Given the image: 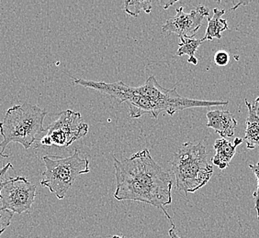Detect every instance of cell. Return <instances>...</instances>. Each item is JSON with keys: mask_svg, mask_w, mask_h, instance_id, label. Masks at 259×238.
Instances as JSON below:
<instances>
[{"mask_svg": "<svg viewBox=\"0 0 259 238\" xmlns=\"http://www.w3.org/2000/svg\"><path fill=\"white\" fill-rule=\"evenodd\" d=\"M117 201H135L161 209L171 225L172 219L164 206L172 203L173 182L169 174L156 163L149 150L143 149L131 158L119 160L115 156Z\"/></svg>", "mask_w": 259, "mask_h": 238, "instance_id": "obj_1", "label": "cell"}, {"mask_svg": "<svg viewBox=\"0 0 259 238\" xmlns=\"http://www.w3.org/2000/svg\"><path fill=\"white\" fill-rule=\"evenodd\" d=\"M74 82L85 88H91L108 94L120 103H126L129 106L130 116L132 118H139L144 114L157 118L161 112H166L172 115L179 111L189 108L228 104L226 101L190 99L181 96L176 88L166 89L161 86L155 76H150L145 85L138 87L130 86L123 82L109 84L81 78L74 79Z\"/></svg>", "mask_w": 259, "mask_h": 238, "instance_id": "obj_2", "label": "cell"}, {"mask_svg": "<svg viewBox=\"0 0 259 238\" xmlns=\"http://www.w3.org/2000/svg\"><path fill=\"white\" fill-rule=\"evenodd\" d=\"M47 111L35 104H17L7 110L0 122V152L4 154L11 142L20 143L24 149H30L37 139V136L45 132L44 121Z\"/></svg>", "mask_w": 259, "mask_h": 238, "instance_id": "obj_3", "label": "cell"}, {"mask_svg": "<svg viewBox=\"0 0 259 238\" xmlns=\"http://www.w3.org/2000/svg\"><path fill=\"white\" fill-rule=\"evenodd\" d=\"M172 171L177 188L186 194H193L209 183L213 174L207 161L206 148L202 143L186 142L172 159Z\"/></svg>", "mask_w": 259, "mask_h": 238, "instance_id": "obj_4", "label": "cell"}, {"mask_svg": "<svg viewBox=\"0 0 259 238\" xmlns=\"http://www.w3.org/2000/svg\"><path fill=\"white\" fill-rule=\"evenodd\" d=\"M42 160L45 170L40 185L49 189L59 200L65 198L78 176L90 172L89 159H82L77 149L66 158L46 155L42 157Z\"/></svg>", "mask_w": 259, "mask_h": 238, "instance_id": "obj_5", "label": "cell"}, {"mask_svg": "<svg viewBox=\"0 0 259 238\" xmlns=\"http://www.w3.org/2000/svg\"><path fill=\"white\" fill-rule=\"evenodd\" d=\"M46 134L40 139V144L51 147H69L89 132V125L81 121V114L67 109L58 114V118L45 129Z\"/></svg>", "mask_w": 259, "mask_h": 238, "instance_id": "obj_6", "label": "cell"}, {"mask_svg": "<svg viewBox=\"0 0 259 238\" xmlns=\"http://www.w3.org/2000/svg\"><path fill=\"white\" fill-rule=\"evenodd\" d=\"M37 186L25 177L6 178L0 184V201L2 208L13 213L28 212L34 203Z\"/></svg>", "mask_w": 259, "mask_h": 238, "instance_id": "obj_7", "label": "cell"}, {"mask_svg": "<svg viewBox=\"0 0 259 238\" xmlns=\"http://www.w3.org/2000/svg\"><path fill=\"white\" fill-rule=\"evenodd\" d=\"M205 17H209V10L204 6H199L190 13H185L184 8L177 9V15L166 20L162 27L164 33H175L180 40L185 37H194L202 24Z\"/></svg>", "mask_w": 259, "mask_h": 238, "instance_id": "obj_8", "label": "cell"}, {"mask_svg": "<svg viewBox=\"0 0 259 238\" xmlns=\"http://www.w3.org/2000/svg\"><path fill=\"white\" fill-rule=\"evenodd\" d=\"M208 123L207 127L214 129L215 132L222 137L227 139L234 137V130L237 126V121L234 114L228 110H213L209 111L207 114Z\"/></svg>", "mask_w": 259, "mask_h": 238, "instance_id": "obj_9", "label": "cell"}, {"mask_svg": "<svg viewBox=\"0 0 259 238\" xmlns=\"http://www.w3.org/2000/svg\"><path fill=\"white\" fill-rule=\"evenodd\" d=\"M248 108V116L246 118V129L243 139L249 149L259 147V104H251L248 100H244Z\"/></svg>", "mask_w": 259, "mask_h": 238, "instance_id": "obj_10", "label": "cell"}, {"mask_svg": "<svg viewBox=\"0 0 259 238\" xmlns=\"http://www.w3.org/2000/svg\"><path fill=\"white\" fill-rule=\"evenodd\" d=\"M215 156L211 159L212 163L220 169H225L236 153V146L225 139H217L214 143Z\"/></svg>", "mask_w": 259, "mask_h": 238, "instance_id": "obj_11", "label": "cell"}, {"mask_svg": "<svg viewBox=\"0 0 259 238\" xmlns=\"http://www.w3.org/2000/svg\"><path fill=\"white\" fill-rule=\"evenodd\" d=\"M225 13V10L214 9L212 17H208V27L203 38L205 40H212L215 38L220 40L222 38V32L228 30L227 20L222 19Z\"/></svg>", "mask_w": 259, "mask_h": 238, "instance_id": "obj_12", "label": "cell"}, {"mask_svg": "<svg viewBox=\"0 0 259 238\" xmlns=\"http://www.w3.org/2000/svg\"><path fill=\"white\" fill-rule=\"evenodd\" d=\"M204 41V39L198 40V39H195L194 37H185L180 40V47L177 50L176 54L178 56L188 55L189 56L188 63H190L191 65H197L198 60L195 57V53L200 44Z\"/></svg>", "mask_w": 259, "mask_h": 238, "instance_id": "obj_13", "label": "cell"}, {"mask_svg": "<svg viewBox=\"0 0 259 238\" xmlns=\"http://www.w3.org/2000/svg\"><path fill=\"white\" fill-rule=\"evenodd\" d=\"M124 11L130 16L137 17L141 11H145V13L149 14L152 11V3L151 1H137V0H131V1H124Z\"/></svg>", "mask_w": 259, "mask_h": 238, "instance_id": "obj_14", "label": "cell"}, {"mask_svg": "<svg viewBox=\"0 0 259 238\" xmlns=\"http://www.w3.org/2000/svg\"><path fill=\"white\" fill-rule=\"evenodd\" d=\"M13 214L14 213L10 210L0 207V234L4 233L6 228L10 226Z\"/></svg>", "mask_w": 259, "mask_h": 238, "instance_id": "obj_15", "label": "cell"}, {"mask_svg": "<svg viewBox=\"0 0 259 238\" xmlns=\"http://www.w3.org/2000/svg\"><path fill=\"white\" fill-rule=\"evenodd\" d=\"M249 168L253 170L255 177L257 178V187L253 194V198L254 199V209L256 211V218L259 220V162L250 164Z\"/></svg>", "mask_w": 259, "mask_h": 238, "instance_id": "obj_16", "label": "cell"}, {"mask_svg": "<svg viewBox=\"0 0 259 238\" xmlns=\"http://www.w3.org/2000/svg\"><path fill=\"white\" fill-rule=\"evenodd\" d=\"M213 60L215 64L218 66H225L229 63L230 55L225 50H219L215 53Z\"/></svg>", "mask_w": 259, "mask_h": 238, "instance_id": "obj_17", "label": "cell"}, {"mask_svg": "<svg viewBox=\"0 0 259 238\" xmlns=\"http://www.w3.org/2000/svg\"><path fill=\"white\" fill-rule=\"evenodd\" d=\"M12 168H13L12 164L9 162V163L6 164L2 169H0V184L4 181V178H5L6 174L8 172V170L10 169H12Z\"/></svg>", "mask_w": 259, "mask_h": 238, "instance_id": "obj_18", "label": "cell"}, {"mask_svg": "<svg viewBox=\"0 0 259 238\" xmlns=\"http://www.w3.org/2000/svg\"><path fill=\"white\" fill-rule=\"evenodd\" d=\"M168 234H169L170 238H181L180 236H179V234L177 233V230H176L175 225H172V227L168 231Z\"/></svg>", "mask_w": 259, "mask_h": 238, "instance_id": "obj_19", "label": "cell"}, {"mask_svg": "<svg viewBox=\"0 0 259 238\" xmlns=\"http://www.w3.org/2000/svg\"><path fill=\"white\" fill-rule=\"evenodd\" d=\"M242 142H243V139H238V138H237V139H234V144L235 145L236 147H237V146H238V145L241 144Z\"/></svg>", "mask_w": 259, "mask_h": 238, "instance_id": "obj_20", "label": "cell"}, {"mask_svg": "<svg viewBox=\"0 0 259 238\" xmlns=\"http://www.w3.org/2000/svg\"><path fill=\"white\" fill-rule=\"evenodd\" d=\"M176 2H177V1H170V2H168V3H166V4L164 6V10H167V9L169 8L170 6L173 5V4L176 3Z\"/></svg>", "mask_w": 259, "mask_h": 238, "instance_id": "obj_21", "label": "cell"}, {"mask_svg": "<svg viewBox=\"0 0 259 238\" xmlns=\"http://www.w3.org/2000/svg\"><path fill=\"white\" fill-rule=\"evenodd\" d=\"M111 238H126L124 235H118V234H115Z\"/></svg>", "mask_w": 259, "mask_h": 238, "instance_id": "obj_22", "label": "cell"}, {"mask_svg": "<svg viewBox=\"0 0 259 238\" xmlns=\"http://www.w3.org/2000/svg\"><path fill=\"white\" fill-rule=\"evenodd\" d=\"M0 157H2V158H9L10 156H9V155H5V154L1 153V152H0Z\"/></svg>", "mask_w": 259, "mask_h": 238, "instance_id": "obj_23", "label": "cell"}, {"mask_svg": "<svg viewBox=\"0 0 259 238\" xmlns=\"http://www.w3.org/2000/svg\"><path fill=\"white\" fill-rule=\"evenodd\" d=\"M254 103H255V104H259V97H257V98H256V99H255V101H254Z\"/></svg>", "mask_w": 259, "mask_h": 238, "instance_id": "obj_24", "label": "cell"}]
</instances>
